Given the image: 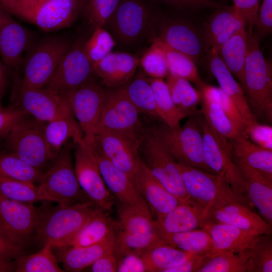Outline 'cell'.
I'll use <instances>...</instances> for the list:
<instances>
[{
  "instance_id": "31",
  "label": "cell",
  "mask_w": 272,
  "mask_h": 272,
  "mask_svg": "<svg viewBox=\"0 0 272 272\" xmlns=\"http://www.w3.org/2000/svg\"><path fill=\"white\" fill-rule=\"evenodd\" d=\"M44 135L54 159L70 139H72L74 144L85 140L82 130L72 113L46 123Z\"/></svg>"
},
{
  "instance_id": "45",
  "label": "cell",
  "mask_w": 272,
  "mask_h": 272,
  "mask_svg": "<svg viewBox=\"0 0 272 272\" xmlns=\"http://www.w3.org/2000/svg\"><path fill=\"white\" fill-rule=\"evenodd\" d=\"M197 87L201 95L217 103L229 118L237 131L244 135L246 121L231 99L220 87L212 86L203 81Z\"/></svg>"
},
{
  "instance_id": "47",
  "label": "cell",
  "mask_w": 272,
  "mask_h": 272,
  "mask_svg": "<svg viewBox=\"0 0 272 272\" xmlns=\"http://www.w3.org/2000/svg\"><path fill=\"white\" fill-rule=\"evenodd\" d=\"M0 192L16 201L32 203L44 201L35 184L0 175Z\"/></svg>"
},
{
  "instance_id": "25",
  "label": "cell",
  "mask_w": 272,
  "mask_h": 272,
  "mask_svg": "<svg viewBox=\"0 0 272 272\" xmlns=\"http://www.w3.org/2000/svg\"><path fill=\"white\" fill-rule=\"evenodd\" d=\"M139 64L140 58L135 55L111 52L92 65L95 75L100 78L102 84L111 88L122 86L129 81Z\"/></svg>"
},
{
  "instance_id": "18",
  "label": "cell",
  "mask_w": 272,
  "mask_h": 272,
  "mask_svg": "<svg viewBox=\"0 0 272 272\" xmlns=\"http://www.w3.org/2000/svg\"><path fill=\"white\" fill-rule=\"evenodd\" d=\"M139 138L117 133L101 131L90 145L113 165L127 173L134 182L140 157Z\"/></svg>"
},
{
  "instance_id": "27",
  "label": "cell",
  "mask_w": 272,
  "mask_h": 272,
  "mask_svg": "<svg viewBox=\"0 0 272 272\" xmlns=\"http://www.w3.org/2000/svg\"><path fill=\"white\" fill-rule=\"evenodd\" d=\"M117 231L96 244L56 249L55 255L58 262L62 263L64 271H80L88 268L102 256L113 252Z\"/></svg>"
},
{
  "instance_id": "62",
  "label": "cell",
  "mask_w": 272,
  "mask_h": 272,
  "mask_svg": "<svg viewBox=\"0 0 272 272\" xmlns=\"http://www.w3.org/2000/svg\"><path fill=\"white\" fill-rule=\"evenodd\" d=\"M7 67L0 59V107L2 105V99L6 92L7 84Z\"/></svg>"
},
{
  "instance_id": "21",
  "label": "cell",
  "mask_w": 272,
  "mask_h": 272,
  "mask_svg": "<svg viewBox=\"0 0 272 272\" xmlns=\"http://www.w3.org/2000/svg\"><path fill=\"white\" fill-rule=\"evenodd\" d=\"M134 183L156 219L168 213L181 202L154 177L140 158Z\"/></svg>"
},
{
  "instance_id": "49",
  "label": "cell",
  "mask_w": 272,
  "mask_h": 272,
  "mask_svg": "<svg viewBox=\"0 0 272 272\" xmlns=\"http://www.w3.org/2000/svg\"><path fill=\"white\" fill-rule=\"evenodd\" d=\"M272 271L271 235H262L249 248L247 272Z\"/></svg>"
},
{
  "instance_id": "61",
  "label": "cell",
  "mask_w": 272,
  "mask_h": 272,
  "mask_svg": "<svg viewBox=\"0 0 272 272\" xmlns=\"http://www.w3.org/2000/svg\"><path fill=\"white\" fill-rule=\"evenodd\" d=\"M117 262L116 256L111 252L102 256L88 268L92 272H115Z\"/></svg>"
},
{
  "instance_id": "33",
  "label": "cell",
  "mask_w": 272,
  "mask_h": 272,
  "mask_svg": "<svg viewBox=\"0 0 272 272\" xmlns=\"http://www.w3.org/2000/svg\"><path fill=\"white\" fill-rule=\"evenodd\" d=\"M246 26L237 30L217 51L220 58L238 79L241 86L244 82V69L247 51Z\"/></svg>"
},
{
  "instance_id": "20",
  "label": "cell",
  "mask_w": 272,
  "mask_h": 272,
  "mask_svg": "<svg viewBox=\"0 0 272 272\" xmlns=\"http://www.w3.org/2000/svg\"><path fill=\"white\" fill-rule=\"evenodd\" d=\"M29 38L26 28L0 7V57L8 70L21 66Z\"/></svg>"
},
{
  "instance_id": "1",
  "label": "cell",
  "mask_w": 272,
  "mask_h": 272,
  "mask_svg": "<svg viewBox=\"0 0 272 272\" xmlns=\"http://www.w3.org/2000/svg\"><path fill=\"white\" fill-rule=\"evenodd\" d=\"M248 26L247 51L242 86L250 106L259 116L272 121V69L259 48L260 37Z\"/></svg>"
},
{
  "instance_id": "11",
  "label": "cell",
  "mask_w": 272,
  "mask_h": 272,
  "mask_svg": "<svg viewBox=\"0 0 272 272\" xmlns=\"http://www.w3.org/2000/svg\"><path fill=\"white\" fill-rule=\"evenodd\" d=\"M205 221L231 225L255 234L271 235L272 226L241 201L228 183L209 209Z\"/></svg>"
},
{
  "instance_id": "54",
  "label": "cell",
  "mask_w": 272,
  "mask_h": 272,
  "mask_svg": "<svg viewBox=\"0 0 272 272\" xmlns=\"http://www.w3.org/2000/svg\"><path fill=\"white\" fill-rule=\"evenodd\" d=\"M29 116L12 106L0 107V137L6 136L14 127Z\"/></svg>"
},
{
  "instance_id": "63",
  "label": "cell",
  "mask_w": 272,
  "mask_h": 272,
  "mask_svg": "<svg viewBox=\"0 0 272 272\" xmlns=\"http://www.w3.org/2000/svg\"><path fill=\"white\" fill-rule=\"evenodd\" d=\"M16 261L0 263V272L16 271Z\"/></svg>"
},
{
  "instance_id": "5",
  "label": "cell",
  "mask_w": 272,
  "mask_h": 272,
  "mask_svg": "<svg viewBox=\"0 0 272 272\" xmlns=\"http://www.w3.org/2000/svg\"><path fill=\"white\" fill-rule=\"evenodd\" d=\"M37 188L44 201L56 202L59 205L93 203L79 185L73 163L71 146L68 143L45 172Z\"/></svg>"
},
{
  "instance_id": "40",
  "label": "cell",
  "mask_w": 272,
  "mask_h": 272,
  "mask_svg": "<svg viewBox=\"0 0 272 272\" xmlns=\"http://www.w3.org/2000/svg\"><path fill=\"white\" fill-rule=\"evenodd\" d=\"M163 50L166 59L169 73L194 83L197 87L202 82L194 61L186 54L177 50L163 41L152 40Z\"/></svg>"
},
{
  "instance_id": "15",
  "label": "cell",
  "mask_w": 272,
  "mask_h": 272,
  "mask_svg": "<svg viewBox=\"0 0 272 272\" xmlns=\"http://www.w3.org/2000/svg\"><path fill=\"white\" fill-rule=\"evenodd\" d=\"M105 94L106 90L93 79L64 97L89 145L97 133Z\"/></svg>"
},
{
  "instance_id": "53",
  "label": "cell",
  "mask_w": 272,
  "mask_h": 272,
  "mask_svg": "<svg viewBox=\"0 0 272 272\" xmlns=\"http://www.w3.org/2000/svg\"><path fill=\"white\" fill-rule=\"evenodd\" d=\"M244 135L251 141L264 149L272 150V127L259 123L257 120L247 123Z\"/></svg>"
},
{
  "instance_id": "59",
  "label": "cell",
  "mask_w": 272,
  "mask_h": 272,
  "mask_svg": "<svg viewBox=\"0 0 272 272\" xmlns=\"http://www.w3.org/2000/svg\"><path fill=\"white\" fill-rule=\"evenodd\" d=\"M170 6L182 9L194 10L220 8L224 5L214 0H158Z\"/></svg>"
},
{
  "instance_id": "52",
  "label": "cell",
  "mask_w": 272,
  "mask_h": 272,
  "mask_svg": "<svg viewBox=\"0 0 272 272\" xmlns=\"http://www.w3.org/2000/svg\"><path fill=\"white\" fill-rule=\"evenodd\" d=\"M139 64L148 77L164 78L169 73L165 54L154 43L140 59Z\"/></svg>"
},
{
  "instance_id": "6",
  "label": "cell",
  "mask_w": 272,
  "mask_h": 272,
  "mask_svg": "<svg viewBox=\"0 0 272 272\" xmlns=\"http://www.w3.org/2000/svg\"><path fill=\"white\" fill-rule=\"evenodd\" d=\"M29 116L6 135V146L10 153L45 172L54 159L45 138L46 123Z\"/></svg>"
},
{
  "instance_id": "36",
  "label": "cell",
  "mask_w": 272,
  "mask_h": 272,
  "mask_svg": "<svg viewBox=\"0 0 272 272\" xmlns=\"http://www.w3.org/2000/svg\"><path fill=\"white\" fill-rule=\"evenodd\" d=\"M171 97L176 106L187 117L200 113L197 106L201 101V94L189 81L168 73L166 77Z\"/></svg>"
},
{
  "instance_id": "35",
  "label": "cell",
  "mask_w": 272,
  "mask_h": 272,
  "mask_svg": "<svg viewBox=\"0 0 272 272\" xmlns=\"http://www.w3.org/2000/svg\"><path fill=\"white\" fill-rule=\"evenodd\" d=\"M140 252L149 272H164L185 261L191 253L169 245L161 239Z\"/></svg>"
},
{
  "instance_id": "38",
  "label": "cell",
  "mask_w": 272,
  "mask_h": 272,
  "mask_svg": "<svg viewBox=\"0 0 272 272\" xmlns=\"http://www.w3.org/2000/svg\"><path fill=\"white\" fill-rule=\"evenodd\" d=\"M158 236L172 247L189 253L206 254L207 256L213 246L209 233L202 228L174 234H161Z\"/></svg>"
},
{
  "instance_id": "23",
  "label": "cell",
  "mask_w": 272,
  "mask_h": 272,
  "mask_svg": "<svg viewBox=\"0 0 272 272\" xmlns=\"http://www.w3.org/2000/svg\"><path fill=\"white\" fill-rule=\"evenodd\" d=\"M158 39L171 47L190 57L194 62L207 52L203 40L197 32L187 24L179 21H169L163 23L153 39Z\"/></svg>"
},
{
  "instance_id": "60",
  "label": "cell",
  "mask_w": 272,
  "mask_h": 272,
  "mask_svg": "<svg viewBox=\"0 0 272 272\" xmlns=\"http://www.w3.org/2000/svg\"><path fill=\"white\" fill-rule=\"evenodd\" d=\"M208 257L206 254L191 253L185 261L164 272H196Z\"/></svg>"
},
{
  "instance_id": "22",
  "label": "cell",
  "mask_w": 272,
  "mask_h": 272,
  "mask_svg": "<svg viewBox=\"0 0 272 272\" xmlns=\"http://www.w3.org/2000/svg\"><path fill=\"white\" fill-rule=\"evenodd\" d=\"M209 234L213 248L208 257L223 253H238L250 248L261 237L231 225L205 221L201 227Z\"/></svg>"
},
{
  "instance_id": "9",
  "label": "cell",
  "mask_w": 272,
  "mask_h": 272,
  "mask_svg": "<svg viewBox=\"0 0 272 272\" xmlns=\"http://www.w3.org/2000/svg\"><path fill=\"white\" fill-rule=\"evenodd\" d=\"M199 123L202 139L205 163L212 173L224 176L237 196L242 195V180L234 161L229 141L217 132L199 113Z\"/></svg>"
},
{
  "instance_id": "19",
  "label": "cell",
  "mask_w": 272,
  "mask_h": 272,
  "mask_svg": "<svg viewBox=\"0 0 272 272\" xmlns=\"http://www.w3.org/2000/svg\"><path fill=\"white\" fill-rule=\"evenodd\" d=\"M12 106L45 123L72 113L64 97L45 87L20 86L16 103Z\"/></svg>"
},
{
  "instance_id": "29",
  "label": "cell",
  "mask_w": 272,
  "mask_h": 272,
  "mask_svg": "<svg viewBox=\"0 0 272 272\" xmlns=\"http://www.w3.org/2000/svg\"><path fill=\"white\" fill-rule=\"evenodd\" d=\"M207 53L211 73L216 78L220 88L234 102L246 123L257 120L242 86L234 79L217 51L215 49H208Z\"/></svg>"
},
{
  "instance_id": "46",
  "label": "cell",
  "mask_w": 272,
  "mask_h": 272,
  "mask_svg": "<svg viewBox=\"0 0 272 272\" xmlns=\"http://www.w3.org/2000/svg\"><path fill=\"white\" fill-rule=\"evenodd\" d=\"M201 96L200 113L212 127L229 141L237 135L239 132L221 107L215 102Z\"/></svg>"
},
{
  "instance_id": "56",
  "label": "cell",
  "mask_w": 272,
  "mask_h": 272,
  "mask_svg": "<svg viewBox=\"0 0 272 272\" xmlns=\"http://www.w3.org/2000/svg\"><path fill=\"white\" fill-rule=\"evenodd\" d=\"M256 26L260 37L271 33L272 31V0H262L259 7Z\"/></svg>"
},
{
  "instance_id": "30",
  "label": "cell",
  "mask_w": 272,
  "mask_h": 272,
  "mask_svg": "<svg viewBox=\"0 0 272 272\" xmlns=\"http://www.w3.org/2000/svg\"><path fill=\"white\" fill-rule=\"evenodd\" d=\"M229 142L234 157L258 171L272 183V150L256 145L240 133Z\"/></svg>"
},
{
  "instance_id": "17",
  "label": "cell",
  "mask_w": 272,
  "mask_h": 272,
  "mask_svg": "<svg viewBox=\"0 0 272 272\" xmlns=\"http://www.w3.org/2000/svg\"><path fill=\"white\" fill-rule=\"evenodd\" d=\"M40 213L32 203L11 199L0 192V233L23 246L35 232Z\"/></svg>"
},
{
  "instance_id": "28",
  "label": "cell",
  "mask_w": 272,
  "mask_h": 272,
  "mask_svg": "<svg viewBox=\"0 0 272 272\" xmlns=\"http://www.w3.org/2000/svg\"><path fill=\"white\" fill-rule=\"evenodd\" d=\"M205 25L203 41L208 49L217 51L237 30L246 24L234 6L216 9Z\"/></svg>"
},
{
  "instance_id": "41",
  "label": "cell",
  "mask_w": 272,
  "mask_h": 272,
  "mask_svg": "<svg viewBox=\"0 0 272 272\" xmlns=\"http://www.w3.org/2000/svg\"><path fill=\"white\" fill-rule=\"evenodd\" d=\"M122 86L139 113L160 120L154 93L146 77L139 75Z\"/></svg>"
},
{
  "instance_id": "12",
  "label": "cell",
  "mask_w": 272,
  "mask_h": 272,
  "mask_svg": "<svg viewBox=\"0 0 272 272\" xmlns=\"http://www.w3.org/2000/svg\"><path fill=\"white\" fill-rule=\"evenodd\" d=\"M139 113L122 86L106 90L97 134L108 131L139 138L142 129Z\"/></svg>"
},
{
  "instance_id": "58",
  "label": "cell",
  "mask_w": 272,
  "mask_h": 272,
  "mask_svg": "<svg viewBox=\"0 0 272 272\" xmlns=\"http://www.w3.org/2000/svg\"><path fill=\"white\" fill-rule=\"evenodd\" d=\"M23 253V246L14 243L0 233V263L15 261Z\"/></svg>"
},
{
  "instance_id": "51",
  "label": "cell",
  "mask_w": 272,
  "mask_h": 272,
  "mask_svg": "<svg viewBox=\"0 0 272 272\" xmlns=\"http://www.w3.org/2000/svg\"><path fill=\"white\" fill-rule=\"evenodd\" d=\"M115 42L111 34L103 27H96L91 37L85 41L84 51L93 64L110 53Z\"/></svg>"
},
{
  "instance_id": "32",
  "label": "cell",
  "mask_w": 272,
  "mask_h": 272,
  "mask_svg": "<svg viewBox=\"0 0 272 272\" xmlns=\"http://www.w3.org/2000/svg\"><path fill=\"white\" fill-rule=\"evenodd\" d=\"M201 219L189 203L180 202L173 210L160 218L154 220L158 235L174 234L201 228Z\"/></svg>"
},
{
  "instance_id": "43",
  "label": "cell",
  "mask_w": 272,
  "mask_h": 272,
  "mask_svg": "<svg viewBox=\"0 0 272 272\" xmlns=\"http://www.w3.org/2000/svg\"><path fill=\"white\" fill-rule=\"evenodd\" d=\"M44 173L11 153L0 155L1 175L35 184L41 182Z\"/></svg>"
},
{
  "instance_id": "57",
  "label": "cell",
  "mask_w": 272,
  "mask_h": 272,
  "mask_svg": "<svg viewBox=\"0 0 272 272\" xmlns=\"http://www.w3.org/2000/svg\"><path fill=\"white\" fill-rule=\"evenodd\" d=\"M234 6L244 19L246 26L253 27L256 23L259 0H232Z\"/></svg>"
},
{
  "instance_id": "13",
  "label": "cell",
  "mask_w": 272,
  "mask_h": 272,
  "mask_svg": "<svg viewBox=\"0 0 272 272\" xmlns=\"http://www.w3.org/2000/svg\"><path fill=\"white\" fill-rule=\"evenodd\" d=\"M85 41L79 38L72 44L45 88L64 97L94 79L92 63L84 51Z\"/></svg>"
},
{
  "instance_id": "26",
  "label": "cell",
  "mask_w": 272,
  "mask_h": 272,
  "mask_svg": "<svg viewBox=\"0 0 272 272\" xmlns=\"http://www.w3.org/2000/svg\"><path fill=\"white\" fill-rule=\"evenodd\" d=\"M92 149L106 187L120 203L130 206L146 202L130 176Z\"/></svg>"
},
{
  "instance_id": "10",
  "label": "cell",
  "mask_w": 272,
  "mask_h": 272,
  "mask_svg": "<svg viewBox=\"0 0 272 272\" xmlns=\"http://www.w3.org/2000/svg\"><path fill=\"white\" fill-rule=\"evenodd\" d=\"M154 16L144 0H120L106 26L122 44H135L151 32Z\"/></svg>"
},
{
  "instance_id": "4",
  "label": "cell",
  "mask_w": 272,
  "mask_h": 272,
  "mask_svg": "<svg viewBox=\"0 0 272 272\" xmlns=\"http://www.w3.org/2000/svg\"><path fill=\"white\" fill-rule=\"evenodd\" d=\"M0 7L46 32L71 26L80 13L70 0H0Z\"/></svg>"
},
{
  "instance_id": "42",
  "label": "cell",
  "mask_w": 272,
  "mask_h": 272,
  "mask_svg": "<svg viewBox=\"0 0 272 272\" xmlns=\"http://www.w3.org/2000/svg\"><path fill=\"white\" fill-rule=\"evenodd\" d=\"M49 244H44L39 251L29 255H21L16 261L17 272H62L58 261Z\"/></svg>"
},
{
  "instance_id": "64",
  "label": "cell",
  "mask_w": 272,
  "mask_h": 272,
  "mask_svg": "<svg viewBox=\"0 0 272 272\" xmlns=\"http://www.w3.org/2000/svg\"><path fill=\"white\" fill-rule=\"evenodd\" d=\"M78 9L79 13L82 12L86 0H70Z\"/></svg>"
},
{
  "instance_id": "50",
  "label": "cell",
  "mask_w": 272,
  "mask_h": 272,
  "mask_svg": "<svg viewBox=\"0 0 272 272\" xmlns=\"http://www.w3.org/2000/svg\"><path fill=\"white\" fill-rule=\"evenodd\" d=\"M120 0H86L82 12L93 29L105 26Z\"/></svg>"
},
{
  "instance_id": "44",
  "label": "cell",
  "mask_w": 272,
  "mask_h": 272,
  "mask_svg": "<svg viewBox=\"0 0 272 272\" xmlns=\"http://www.w3.org/2000/svg\"><path fill=\"white\" fill-rule=\"evenodd\" d=\"M249 249L208 257L196 272H247Z\"/></svg>"
},
{
  "instance_id": "39",
  "label": "cell",
  "mask_w": 272,
  "mask_h": 272,
  "mask_svg": "<svg viewBox=\"0 0 272 272\" xmlns=\"http://www.w3.org/2000/svg\"><path fill=\"white\" fill-rule=\"evenodd\" d=\"M146 79L152 89L160 120L170 127L180 125V121L187 116L174 103L164 78Z\"/></svg>"
},
{
  "instance_id": "55",
  "label": "cell",
  "mask_w": 272,
  "mask_h": 272,
  "mask_svg": "<svg viewBox=\"0 0 272 272\" xmlns=\"http://www.w3.org/2000/svg\"><path fill=\"white\" fill-rule=\"evenodd\" d=\"M117 271L149 272L140 251L128 252L118 260Z\"/></svg>"
},
{
  "instance_id": "34",
  "label": "cell",
  "mask_w": 272,
  "mask_h": 272,
  "mask_svg": "<svg viewBox=\"0 0 272 272\" xmlns=\"http://www.w3.org/2000/svg\"><path fill=\"white\" fill-rule=\"evenodd\" d=\"M118 228V223L113 221L100 210L69 241L66 246L84 247L98 243Z\"/></svg>"
},
{
  "instance_id": "16",
  "label": "cell",
  "mask_w": 272,
  "mask_h": 272,
  "mask_svg": "<svg viewBox=\"0 0 272 272\" xmlns=\"http://www.w3.org/2000/svg\"><path fill=\"white\" fill-rule=\"evenodd\" d=\"M177 165L189 203L197 212L203 224L209 209L228 183L222 175L181 164Z\"/></svg>"
},
{
  "instance_id": "7",
  "label": "cell",
  "mask_w": 272,
  "mask_h": 272,
  "mask_svg": "<svg viewBox=\"0 0 272 272\" xmlns=\"http://www.w3.org/2000/svg\"><path fill=\"white\" fill-rule=\"evenodd\" d=\"M138 151L154 177L180 202L189 203L177 162L148 128L141 130Z\"/></svg>"
},
{
  "instance_id": "37",
  "label": "cell",
  "mask_w": 272,
  "mask_h": 272,
  "mask_svg": "<svg viewBox=\"0 0 272 272\" xmlns=\"http://www.w3.org/2000/svg\"><path fill=\"white\" fill-rule=\"evenodd\" d=\"M119 229L133 234L155 232L154 220L146 202L118 208Z\"/></svg>"
},
{
  "instance_id": "24",
  "label": "cell",
  "mask_w": 272,
  "mask_h": 272,
  "mask_svg": "<svg viewBox=\"0 0 272 272\" xmlns=\"http://www.w3.org/2000/svg\"><path fill=\"white\" fill-rule=\"evenodd\" d=\"M239 171L248 202L255 206L263 218L272 226V183L258 171L233 157Z\"/></svg>"
},
{
  "instance_id": "2",
  "label": "cell",
  "mask_w": 272,
  "mask_h": 272,
  "mask_svg": "<svg viewBox=\"0 0 272 272\" xmlns=\"http://www.w3.org/2000/svg\"><path fill=\"white\" fill-rule=\"evenodd\" d=\"M101 210L93 203L59 205L40 214L35 230L43 245L53 249L66 246L69 241Z\"/></svg>"
},
{
  "instance_id": "48",
  "label": "cell",
  "mask_w": 272,
  "mask_h": 272,
  "mask_svg": "<svg viewBox=\"0 0 272 272\" xmlns=\"http://www.w3.org/2000/svg\"><path fill=\"white\" fill-rule=\"evenodd\" d=\"M118 230L113 250L117 261L128 252L143 250L160 240L156 232L139 235Z\"/></svg>"
},
{
  "instance_id": "14",
  "label": "cell",
  "mask_w": 272,
  "mask_h": 272,
  "mask_svg": "<svg viewBox=\"0 0 272 272\" xmlns=\"http://www.w3.org/2000/svg\"><path fill=\"white\" fill-rule=\"evenodd\" d=\"M74 144V167L80 187L95 206L111 211L113 196L105 184L91 147L85 140Z\"/></svg>"
},
{
  "instance_id": "3",
  "label": "cell",
  "mask_w": 272,
  "mask_h": 272,
  "mask_svg": "<svg viewBox=\"0 0 272 272\" xmlns=\"http://www.w3.org/2000/svg\"><path fill=\"white\" fill-rule=\"evenodd\" d=\"M199 114L189 116L181 126L170 127L160 121L148 129L177 163L211 173L203 159Z\"/></svg>"
},
{
  "instance_id": "8",
  "label": "cell",
  "mask_w": 272,
  "mask_h": 272,
  "mask_svg": "<svg viewBox=\"0 0 272 272\" xmlns=\"http://www.w3.org/2000/svg\"><path fill=\"white\" fill-rule=\"evenodd\" d=\"M72 45L66 38L57 36L39 41L23 61V75L20 87H45Z\"/></svg>"
}]
</instances>
